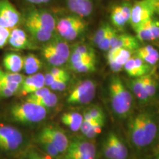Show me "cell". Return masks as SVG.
Returning <instances> with one entry per match:
<instances>
[{
  "instance_id": "obj_35",
  "label": "cell",
  "mask_w": 159,
  "mask_h": 159,
  "mask_svg": "<svg viewBox=\"0 0 159 159\" xmlns=\"http://www.w3.org/2000/svg\"><path fill=\"white\" fill-rule=\"evenodd\" d=\"M105 125V119H99L95 121L93 124L91 128L89 131L85 135V137L88 139H93L96 137L99 134H100L102 130V128Z\"/></svg>"
},
{
  "instance_id": "obj_29",
  "label": "cell",
  "mask_w": 159,
  "mask_h": 159,
  "mask_svg": "<svg viewBox=\"0 0 159 159\" xmlns=\"http://www.w3.org/2000/svg\"><path fill=\"white\" fill-rule=\"evenodd\" d=\"M111 20L113 25L118 29L123 28L128 23L126 18L121 10L120 5L115 6L114 7H113L111 13Z\"/></svg>"
},
{
  "instance_id": "obj_13",
  "label": "cell",
  "mask_w": 159,
  "mask_h": 159,
  "mask_svg": "<svg viewBox=\"0 0 159 159\" xmlns=\"http://www.w3.org/2000/svg\"><path fill=\"white\" fill-rule=\"evenodd\" d=\"M44 85V75L41 73H35L25 78L19 90L22 96H26L43 88Z\"/></svg>"
},
{
  "instance_id": "obj_30",
  "label": "cell",
  "mask_w": 159,
  "mask_h": 159,
  "mask_svg": "<svg viewBox=\"0 0 159 159\" xmlns=\"http://www.w3.org/2000/svg\"><path fill=\"white\" fill-rule=\"evenodd\" d=\"M47 46L50 47L52 49H53L55 52H56L57 54L68 61L69 56H70V49H69V47L66 42L57 41L49 43Z\"/></svg>"
},
{
  "instance_id": "obj_26",
  "label": "cell",
  "mask_w": 159,
  "mask_h": 159,
  "mask_svg": "<svg viewBox=\"0 0 159 159\" xmlns=\"http://www.w3.org/2000/svg\"><path fill=\"white\" fill-rule=\"evenodd\" d=\"M95 62H96V58H87L80 62L70 64V66L72 70L78 73L91 72L96 69Z\"/></svg>"
},
{
  "instance_id": "obj_28",
  "label": "cell",
  "mask_w": 159,
  "mask_h": 159,
  "mask_svg": "<svg viewBox=\"0 0 159 159\" xmlns=\"http://www.w3.org/2000/svg\"><path fill=\"white\" fill-rule=\"evenodd\" d=\"M37 139L38 142L39 143L40 145H41V147L42 148L43 150L45 151L47 155L53 157V158H56V157L60 154L58 150H57L56 148L54 146V144L51 142V141L49 140L47 136H45L43 134H41V132H40L39 136H38Z\"/></svg>"
},
{
  "instance_id": "obj_50",
  "label": "cell",
  "mask_w": 159,
  "mask_h": 159,
  "mask_svg": "<svg viewBox=\"0 0 159 159\" xmlns=\"http://www.w3.org/2000/svg\"><path fill=\"white\" fill-rule=\"evenodd\" d=\"M49 1H50V0H41V3H47V2H49Z\"/></svg>"
},
{
  "instance_id": "obj_8",
  "label": "cell",
  "mask_w": 159,
  "mask_h": 159,
  "mask_svg": "<svg viewBox=\"0 0 159 159\" xmlns=\"http://www.w3.org/2000/svg\"><path fill=\"white\" fill-rule=\"evenodd\" d=\"M155 12L150 0H139L131 7L130 24L133 29L153 17Z\"/></svg>"
},
{
  "instance_id": "obj_9",
  "label": "cell",
  "mask_w": 159,
  "mask_h": 159,
  "mask_svg": "<svg viewBox=\"0 0 159 159\" xmlns=\"http://www.w3.org/2000/svg\"><path fill=\"white\" fill-rule=\"evenodd\" d=\"M20 14L8 0H0V25L9 30L19 23Z\"/></svg>"
},
{
  "instance_id": "obj_31",
  "label": "cell",
  "mask_w": 159,
  "mask_h": 159,
  "mask_svg": "<svg viewBox=\"0 0 159 159\" xmlns=\"http://www.w3.org/2000/svg\"><path fill=\"white\" fill-rule=\"evenodd\" d=\"M31 102L44 107L45 108H53V107H55L57 105V97L56 94H54V93L50 92L49 94L46 95V96L41 97L40 99H38L36 100L33 101Z\"/></svg>"
},
{
  "instance_id": "obj_44",
  "label": "cell",
  "mask_w": 159,
  "mask_h": 159,
  "mask_svg": "<svg viewBox=\"0 0 159 159\" xmlns=\"http://www.w3.org/2000/svg\"><path fill=\"white\" fill-rule=\"evenodd\" d=\"M16 93L14 91L10 90L7 88L0 85V97H3V98H9V97H13Z\"/></svg>"
},
{
  "instance_id": "obj_25",
  "label": "cell",
  "mask_w": 159,
  "mask_h": 159,
  "mask_svg": "<svg viewBox=\"0 0 159 159\" xmlns=\"http://www.w3.org/2000/svg\"><path fill=\"white\" fill-rule=\"evenodd\" d=\"M102 152L105 158L108 159H120L118 151L113 141L111 133L107 136L106 139L103 142Z\"/></svg>"
},
{
  "instance_id": "obj_16",
  "label": "cell",
  "mask_w": 159,
  "mask_h": 159,
  "mask_svg": "<svg viewBox=\"0 0 159 159\" xmlns=\"http://www.w3.org/2000/svg\"><path fill=\"white\" fill-rule=\"evenodd\" d=\"M139 40L136 37L128 34H116L114 35L111 42V48L119 47L128 49L130 51H136L139 48Z\"/></svg>"
},
{
  "instance_id": "obj_43",
  "label": "cell",
  "mask_w": 159,
  "mask_h": 159,
  "mask_svg": "<svg viewBox=\"0 0 159 159\" xmlns=\"http://www.w3.org/2000/svg\"><path fill=\"white\" fill-rule=\"evenodd\" d=\"M95 121L97 120H85V119H83L82 124L80 125V130L82 134L84 135L86 134L87 133L89 132V130L91 128L93 124Z\"/></svg>"
},
{
  "instance_id": "obj_21",
  "label": "cell",
  "mask_w": 159,
  "mask_h": 159,
  "mask_svg": "<svg viewBox=\"0 0 159 159\" xmlns=\"http://www.w3.org/2000/svg\"><path fill=\"white\" fill-rule=\"evenodd\" d=\"M83 120V115L78 112H74V111L64 113L61 116V122L74 132L80 130Z\"/></svg>"
},
{
  "instance_id": "obj_18",
  "label": "cell",
  "mask_w": 159,
  "mask_h": 159,
  "mask_svg": "<svg viewBox=\"0 0 159 159\" xmlns=\"http://www.w3.org/2000/svg\"><path fill=\"white\" fill-rule=\"evenodd\" d=\"M8 43L15 49H25L30 48L27 35L23 30L14 27L10 33Z\"/></svg>"
},
{
  "instance_id": "obj_20",
  "label": "cell",
  "mask_w": 159,
  "mask_h": 159,
  "mask_svg": "<svg viewBox=\"0 0 159 159\" xmlns=\"http://www.w3.org/2000/svg\"><path fill=\"white\" fill-rule=\"evenodd\" d=\"M2 63L10 72L19 73L23 69L24 57L16 53H7L4 56Z\"/></svg>"
},
{
  "instance_id": "obj_47",
  "label": "cell",
  "mask_w": 159,
  "mask_h": 159,
  "mask_svg": "<svg viewBox=\"0 0 159 159\" xmlns=\"http://www.w3.org/2000/svg\"><path fill=\"white\" fill-rule=\"evenodd\" d=\"M150 1L153 7L155 13H157L159 16V0H150Z\"/></svg>"
},
{
  "instance_id": "obj_22",
  "label": "cell",
  "mask_w": 159,
  "mask_h": 159,
  "mask_svg": "<svg viewBox=\"0 0 159 159\" xmlns=\"http://www.w3.org/2000/svg\"><path fill=\"white\" fill-rule=\"evenodd\" d=\"M26 27L30 33H31V35L39 41H43V42L47 41L50 40L52 36L53 32L49 31L36 24L30 22V21H26Z\"/></svg>"
},
{
  "instance_id": "obj_36",
  "label": "cell",
  "mask_w": 159,
  "mask_h": 159,
  "mask_svg": "<svg viewBox=\"0 0 159 159\" xmlns=\"http://www.w3.org/2000/svg\"><path fill=\"white\" fill-rule=\"evenodd\" d=\"M111 28V26L109 25H102L97 30L96 33L93 37V42L94 44L97 45L98 43L102 41V39L104 38L107 32Z\"/></svg>"
},
{
  "instance_id": "obj_12",
  "label": "cell",
  "mask_w": 159,
  "mask_h": 159,
  "mask_svg": "<svg viewBox=\"0 0 159 159\" xmlns=\"http://www.w3.org/2000/svg\"><path fill=\"white\" fill-rule=\"evenodd\" d=\"M41 133L51 141L60 153L66 152L69 141L62 130L57 127L47 126L41 130Z\"/></svg>"
},
{
  "instance_id": "obj_51",
  "label": "cell",
  "mask_w": 159,
  "mask_h": 159,
  "mask_svg": "<svg viewBox=\"0 0 159 159\" xmlns=\"http://www.w3.org/2000/svg\"><path fill=\"white\" fill-rule=\"evenodd\" d=\"M153 159H159V154L157 155V156L155 157V158Z\"/></svg>"
},
{
  "instance_id": "obj_7",
  "label": "cell",
  "mask_w": 159,
  "mask_h": 159,
  "mask_svg": "<svg viewBox=\"0 0 159 159\" xmlns=\"http://www.w3.org/2000/svg\"><path fill=\"white\" fill-rule=\"evenodd\" d=\"M21 133L14 127L0 125V150L13 152L19 150L23 144Z\"/></svg>"
},
{
  "instance_id": "obj_33",
  "label": "cell",
  "mask_w": 159,
  "mask_h": 159,
  "mask_svg": "<svg viewBox=\"0 0 159 159\" xmlns=\"http://www.w3.org/2000/svg\"><path fill=\"white\" fill-rule=\"evenodd\" d=\"M116 33V31L112 27H111V28L109 29L104 38L102 39V41L97 44L98 48L102 51H108L111 49L112 40Z\"/></svg>"
},
{
  "instance_id": "obj_42",
  "label": "cell",
  "mask_w": 159,
  "mask_h": 159,
  "mask_svg": "<svg viewBox=\"0 0 159 159\" xmlns=\"http://www.w3.org/2000/svg\"><path fill=\"white\" fill-rule=\"evenodd\" d=\"M67 83H68V80H56L49 86V88L53 91H64L67 86Z\"/></svg>"
},
{
  "instance_id": "obj_49",
  "label": "cell",
  "mask_w": 159,
  "mask_h": 159,
  "mask_svg": "<svg viewBox=\"0 0 159 159\" xmlns=\"http://www.w3.org/2000/svg\"><path fill=\"white\" fill-rule=\"evenodd\" d=\"M42 159H55V158L52 156H48V155H46V156H42Z\"/></svg>"
},
{
  "instance_id": "obj_14",
  "label": "cell",
  "mask_w": 159,
  "mask_h": 159,
  "mask_svg": "<svg viewBox=\"0 0 159 159\" xmlns=\"http://www.w3.org/2000/svg\"><path fill=\"white\" fill-rule=\"evenodd\" d=\"M26 21H30L43 28L53 32L56 28V21L52 15L46 11H34L27 18Z\"/></svg>"
},
{
  "instance_id": "obj_39",
  "label": "cell",
  "mask_w": 159,
  "mask_h": 159,
  "mask_svg": "<svg viewBox=\"0 0 159 159\" xmlns=\"http://www.w3.org/2000/svg\"><path fill=\"white\" fill-rule=\"evenodd\" d=\"M73 52L76 53H79V54L83 55L96 57L94 51L93 50V49L90 48V47L86 45H77L75 47Z\"/></svg>"
},
{
  "instance_id": "obj_45",
  "label": "cell",
  "mask_w": 159,
  "mask_h": 159,
  "mask_svg": "<svg viewBox=\"0 0 159 159\" xmlns=\"http://www.w3.org/2000/svg\"><path fill=\"white\" fill-rule=\"evenodd\" d=\"M61 80V79L56 78V77L53 76L50 72L47 73V74L44 75V84L45 85H47V86H50V85L52 84L55 80Z\"/></svg>"
},
{
  "instance_id": "obj_24",
  "label": "cell",
  "mask_w": 159,
  "mask_h": 159,
  "mask_svg": "<svg viewBox=\"0 0 159 159\" xmlns=\"http://www.w3.org/2000/svg\"><path fill=\"white\" fill-rule=\"evenodd\" d=\"M41 61L35 55L29 54L24 57L23 69L27 75H31L37 73L41 68Z\"/></svg>"
},
{
  "instance_id": "obj_6",
  "label": "cell",
  "mask_w": 159,
  "mask_h": 159,
  "mask_svg": "<svg viewBox=\"0 0 159 159\" xmlns=\"http://www.w3.org/2000/svg\"><path fill=\"white\" fill-rule=\"evenodd\" d=\"M96 147L84 139H74L69 142L65 152V159H95Z\"/></svg>"
},
{
  "instance_id": "obj_3",
  "label": "cell",
  "mask_w": 159,
  "mask_h": 159,
  "mask_svg": "<svg viewBox=\"0 0 159 159\" xmlns=\"http://www.w3.org/2000/svg\"><path fill=\"white\" fill-rule=\"evenodd\" d=\"M47 108L35 103L27 102L13 105L10 114L16 122L21 123H37L47 116Z\"/></svg>"
},
{
  "instance_id": "obj_34",
  "label": "cell",
  "mask_w": 159,
  "mask_h": 159,
  "mask_svg": "<svg viewBox=\"0 0 159 159\" xmlns=\"http://www.w3.org/2000/svg\"><path fill=\"white\" fill-rule=\"evenodd\" d=\"M123 68L126 71L127 74L131 77H139L143 76L142 73L141 72V71L139 70L134 62V57H130L128 59V61L125 63Z\"/></svg>"
},
{
  "instance_id": "obj_11",
  "label": "cell",
  "mask_w": 159,
  "mask_h": 159,
  "mask_svg": "<svg viewBox=\"0 0 159 159\" xmlns=\"http://www.w3.org/2000/svg\"><path fill=\"white\" fill-rule=\"evenodd\" d=\"M132 55V52L128 49L113 47L108 51V63L114 72H119L122 70L125 63Z\"/></svg>"
},
{
  "instance_id": "obj_38",
  "label": "cell",
  "mask_w": 159,
  "mask_h": 159,
  "mask_svg": "<svg viewBox=\"0 0 159 159\" xmlns=\"http://www.w3.org/2000/svg\"><path fill=\"white\" fill-rule=\"evenodd\" d=\"M86 113L90 115L91 118L94 120H99V119H105V114L102 108H99V106H93L88 109Z\"/></svg>"
},
{
  "instance_id": "obj_5",
  "label": "cell",
  "mask_w": 159,
  "mask_h": 159,
  "mask_svg": "<svg viewBox=\"0 0 159 159\" xmlns=\"http://www.w3.org/2000/svg\"><path fill=\"white\" fill-rule=\"evenodd\" d=\"M96 89V83L91 80L80 81L69 93L67 102L72 105L89 104L94 98Z\"/></svg>"
},
{
  "instance_id": "obj_41",
  "label": "cell",
  "mask_w": 159,
  "mask_h": 159,
  "mask_svg": "<svg viewBox=\"0 0 159 159\" xmlns=\"http://www.w3.org/2000/svg\"><path fill=\"white\" fill-rule=\"evenodd\" d=\"M50 73L57 79L66 80H69V75L68 73L64 69L58 68V67H54V68L52 69Z\"/></svg>"
},
{
  "instance_id": "obj_27",
  "label": "cell",
  "mask_w": 159,
  "mask_h": 159,
  "mask_svg": "<svg viewBox=\"0 0 159 159\" xmlns=\"http://www.w3.org/2000/svg\"><path fill=\"white\" fill-rule=\"evenodd\" d=\"M43 55L47 62L55 66H60L67 61L66 59L57 54L56 52L52 49L47 45L43 49Z\"/></svg>"
},
{
  "instance_id": "obj_4",
  "label": "cell",
  "mask_w": 159,
  "mask_h": 159,
  "mask_svg": "<svg viewBox=\"0 0 159 159\" xmlns=\"http://www.w3.org/2000/svg\"><path fill=\"white\" fill-rule=\"evenodd\" d=\"M86 28V23L78 16H69L61 19L56 24V29L61 37L73 41L79 37Z\"/></svg>"
},
{
  "instance_id": "obj_17",
  "label": "cell",
  "mask_w": 159,
  "mask_h": 159,
  "mask_svg": "<svg viewBox=\"0 0 159 159\" xmlns=\"http://www.w3.org/2000/svg\"><path fill=\"white\" fill-rule=\"evenodd\" d=\"M67 5L72 13L80 17L88 16L93 11L91 0H67Z\"/></svg>"
},
{
  "instance_id": "obj_15",
  "label": "cell",
  "mask_w": 159,
  "mask_h": 159,
  "mask_svg": "<svg viewBox=\"0 0 159 159\" xmlns=\"http://www.w3.org/2000/svg\"><path fill=\"white\" fill-rule=\"evenodd\" d=\"M25 77L20 73L6 72L0 69V85L16 93Z\"/></svg>"
},
{
  "instance_id": "obj_10",
  "label": "cell",
  "mask_w": 159,
  "mask_h": 159,
  "mask_svg": "<svg viewBox=\"0 0 159 159\" xmlns=\"http://www.w3.org/2000/svg\"><path fill=\"white\" fill-rule=\"evenodd\" d=\"M139 41H152L159 39V20L149 19L134 29Z\"/></svg>"
},
{
  "instance_id": "obj_19",
  "label": "cell",
  "mask_w": 159,
  "mask_h": 159,
  "mask_svg": "<svg viewBox=\"0 0 159 159\" xmlns=\"http://www.w3.org/2000/svg\"><path fill=\"white\" fill-rule=\"evenodd\" d=\"M136 56L140 57L144 62L150 66L156 65L159 61V52L151 45L139 47L135 51Z\"/></svg>"
},
{
  "instance_id": "obj_32",
  "label": "cell",
  "mask_w": 159,
  "mask_h": 159,
  "mask_svg": "<svg viewBox=\"0 0 159 159\" xmlns=\"http://www.w3.org/2000/svg\"><path fill=\"white\" fill-rule=\"evenodd\" d=\"M142 78L144 88L146 89L149 97H150V99L152 98L156 94L157 87H158V84H157L156 80L149 75L142 76Z\"/></svg>"
},
{
  "instance_id": "obj_40",
  "label": "cell",
  "mask_w": 159,
  "mask_h": 159,
  "mask_svg": "<svg viewBox=\"0 0 159 159\" xmlns=\"http://www.w3.org/2000/svg\"><path fill=\"white\" fill-rule=\"evenodd\" d=\"M10 33L11 31L9 29L0 25V49L3 48L6 43L8 42Z\"/></svg>"
},
{
  "instance_id": "obj_46",
  "label": "cell",
  "mask_w": 159,
  "mask_h": 159,
  "mask_svg": "<svg viewBox=\"0 0 159 159\" xmlns=\"http://www.w3.org/2000/svg\"><path fill=\"white\" fill-rule=\"evenodd\" d=\"M27 159H42V155L39 154L36 151H31L29 152Z\"/></svg>"
},
{
  "instance_id": "obj_37",
  "label": "cell",
  "mask_w": 159,
  "mask_h": 159,
  "mask_svg": "<svg viewBox=\"0 0 159 159\" xmlns=\"http://www.w3.org/2000/svg\"><path fill=\"white\" fill-rule=\"evenodd\" d=\"M50 92L51 91L49 90V89L46 88V87H43V88L39 89V90L35 91V92L29 94L28 97L27 98V102H33V101L36 100L38 99H40L41 98V97L46 96V95L49 94Z\"/></svg>"
},
{
  "instance_id": "obj_1",
  "label": "cell",
  "mask_w": 159,
  "mask_h": 159,
  "mask_svg": "<svg viewBox=\"0 0 159 159\" xmlns=\"http://www.w3.org/2000/svg\"><path fill=\"white\" fill-rule=\"evenodd\" d=\"M157 125L148 113H141L133 117L128 124L129 137L135 147L143 148L150 145L156 137Z\"/></svg>"
},
{
  "instance_id": "obj_2",
  "label": "cell",
  "mask_w": 159,
  "mask_h": 159,
  "mask_svg": "<svg viewBox=\"0 0 159 159\" xmlns=\"http://www.w3.org/2000/svg\"><path fill=\"white\" fill-rule=\"evenodd\" d=\"M109 95L113 111L119 117L125 118L132 108L133 95L118 76L111 77Z\"/></svg>"
},
{
  "instance_id": "obj_48",
  "label": "cell",
  "mask_w": 159,
  "mask_h": 159,
  "mask_svg": "<svg viewBox=\"0 0 159 159\" xmlns=\"http://www.w3.org/2000/svg\"><path fill=\"white\" fill-rule=\"evenodd\" d=\"M27 1L33 4H41V0H27Z\"/></svg>"
},
{
  "instance_id": "obj_23",
  "label": "cell",
  "mask_w": 159,
  "mask_h": 159,
  "mask_svg": "<svg viewBox=\"0 0 159 159\" xmlns=\"http://www.w3.org/2000/svg\"><path fill=\"white\" fill-rule=\"evenodd\" d=\"M129 87L135 96L142 102H148L150 99L146 89L144 88L142 77H134V79L129 81Z\"/></svg>"
}]
</instances>
